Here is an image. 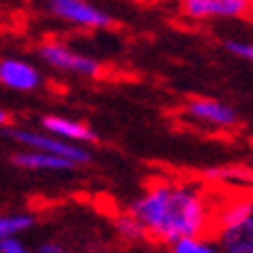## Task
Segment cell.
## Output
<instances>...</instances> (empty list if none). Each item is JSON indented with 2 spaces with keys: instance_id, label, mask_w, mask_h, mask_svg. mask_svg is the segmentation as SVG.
Listing matches in <instances>:
<instances>
[{
  "instance_id": "cell-11",
  "label": "cell",
  "mask_w": 253,
  "mask_h": 253,
  "mask_svg": "<svg viewBox=\"0 0 253 253\" xmlns=\"http://www.w3.org/2000/svg\"><path fill=\"white\" fill-rule=\"evenodd\" d=\"M11 163L16 168L32 169V172H70L75 169V165H70L68 161H61V158H54L43 152H32V149L11 154Z\"/></svg>"
},
{
  "instance_id": "cell-5",
  "label": "cell",
  "mask_w": 253,
  "mask_h": 253,
  "mask_svg": "<svg viewBox=\"0 0 253 253\" xmlns=\"http://www.w3.org/2000/svg\"><path fill=\"white\" fill-rule=\"evenodd\" d=\"M183 116L190 122L212 129V131H233L240 126V116L228 102L215 97H192L183 106Z\"/></svg>"
},
{
  "instance_id": "cell-7",
  "label": "cell",
  "mask_w": 253,
  "mask_h": 253,
  "mask_svg": "<svg viewBox=\"0 0 253 253\" xmlns=\"http://www.w3.org/2000/svg\"><path fill=\"white\" fill-rule=\"evenodd\" d=\"M45 9L59 21L73 27H84V30H106L116 23L106 9L90 5L86 0H50Z\"/></svg>"
},
{
  "instance_id": "cell-13",
  "label": "cell",
  "mask_w": 253,
  "mask_h": 253,
  "mask_svg": "<svg viewBox=\"0 0 253 253\" xmlns=\"http://www.w3.org/2000/svg\"><path fill=\"white\" fill-rule=\"evenodd\" d=\"M165 249H168V253H219V247H217L212 235L185 237V240H179Z\"/></svg>"
},
{
  "instance_id": "cell-15",
  "label": "cell",
  "mask_w": 253,
  "mask_h": 253,
  "mask_svg": "<svg viewBox=\"0 0 253 253\" xmlns=\"http://www.w3.org/2000/svg\"><path fill=\"white\" fill-rule=\"evenodd\" d=\"M224 47L237 59H244V61L253 63V41H242V39H228L224 41Z\"/></svg>"
},
{
  "instance_id": "cell-9",
  "label": "cell",
  "mask_w": 253,
  "mask_h": 253,
  "mask_svg": "<svg viewBox=\"0 0 253 253\" xmlns=\"http://www.w3.org/2000/svg\"><path fill=\"white\" fill-rule=\"evenodd\" d=\"M208 188L219 190L228 188L231 192H253V168L249 165H215V168L204 169L201 174Z\"/></svg>"
},
{
  "instance_id": "cell-10",
  "label": "cell",
  "mask_w": 253,
  "mask_h": 253,
  "mask_svg": "<svg viewBox=\"0 0 253 253\" xmlns=\"http://www.w3.org/2000/svg\"><path fill=\"white\" fill-rule=\"evenodd\" d=\"M41 131L59 138V140L73 142L79 147H86L88 142H97V133L90 129L86 122L68 116H43L41 118Z\"/></svg>"
},
{
  "instance_id": "cell-3",
  "label": "cell",
  "mask_w": 253,
  "mask_h": 253,
  "mask_svg": "<svg viewBox=\"0 0 253 253\" xmlns=\"http://www.w3.org/2000/svg\"><path fill=\"white\" fill-rule=\"evenodd\" d=\"M9 138L16 140L18 145H23L25 149L50 154V156H54V158L68 161L75 168L90 163V152L86 147L59 140V138L50 136V133H45V131H34V129H25V126H14V129H9Z\"/></svg>"
},
{
  "instance_id": "cell-4",
  "label": "cell",
  "mask_w": 253,
  "mask_h": 253,
  "mask_svg": "<svg viewBox=\"0 0 253 253\" xmlns=\"http://www.w3.org/2000/svg\"><path fill=\"white\" fill-rule=\"evenodd\" d=\"M39 57L50 68L61 70V73L79 75V77H100L102 75V63L97 59L73 50L61 39H45L39 45Z\"/></svg>"
},
{
  "instance_id": "cell-16",
  "label": "cell",
  "mask_w": 253,
  "mask_h": 253,
  "mask_svg": "<svg viewBox=\"0 0 253 253\" xmlns=\"http://www.w3.org/2000/svg\"><path fill=\"white\" fill-rule=\"evenodd\" d=\"M0 253H34V249H30L21 237H11L0 242Z\"/></svg>"
},
{
  "instance_id": "cell-8",
  "label": "cell",
  "mask_w": 253,
  "mask_h": 253,
  "mask_svg": "<svg viewBox=\"0 0 253 253\" xmlns=\"http://www.w3.org/2000/svg\"><path fill=\"white\" fill-rule=\"evenodd\" d=\"M43 75L41 70L27 59L5 57L0 59V86H5L16 93H32L41 88Z\"/></svg>"
},
{
  "instance_id": "cell-17",
  "label": "cell",
  "mask_w": 253,
  "mask_h": 253,
  "mask_svg": "<svg viewBox=\"0 0 253 253\" xmlns=\"http://www.w3.org/2000/svg\"><path fill=\"white\" fill-rule=\"evenodd\" d=\"M66 251L63 249L61 242H57V240H43V242L37 244V249H34V253H61Z\"/></svg>"
},
{
  "instance_id": "cell-6",
  "label": "cell",
  "mask_w": 253,
  "mask_h": 253,
  "mask_svg": "<svg viewBox=\"0 0 253 253\" xmlns=\"http://www.w3.org/2000/svg\"><path fill=\"white\" fill-rule=\"evenodd\" d=\"M179 14L185 21H237L251 18V0H185L179 5Z\"/></svg>"
},
{
  "instance_id": "cell-1",
  "label": "cell",
  "mask_w": 253,
  "mask_h": 253,
  "mask_svg": "<svg viewBox=\"0 0 253 253\" xmlns=\"http://www.w3.org/2000/svg\"><path fill=\"white\" fill-rule=\"evenodd\" d=\"M219 190L183 176L152 179L126 211L145 231V240L169 244L185 237L212 235Z\"/></svg>"
},
{
  "instance_id": "cell-12",
  "label": "cell",
  "mask_w": 253,
  "mask_h": 253,
  "mask_svg": "<svg viewBox=\"0 0 253 253\" xmlns=\"http://www.w3.org/2000/svg\"><path fill=\"white\" fill-rule=\"evenodd\" d=\"M37 217L32 212H2L0 215V242L11 240V237H21L30 228H34Z\"/></svg>"
},
{
  "instance_id": "cell-18",
  "label": "cell",
  "mask_w": 253,
  "mask_h": 253,
  "mask_svg": "<svg viewBox=\"0 0 253 253\" xmlns=\"http://www.w3.org/2000/svg\"><path fill=\"white\" fill-rule=\"evenodd\" d=\"M7 122H9V116H7V111L0 109V126H7Z\"/></svg>"
},
{
  "instance_id": "cell-14",
  "label": "cell",
  "mask_w": 253,
  "mask_h": 253,
  "mask_svg": "<svg viewBox=\"0 0 253 253\" xmlns=\"http://www.w3.org/2000/svg\"><path fill=\"white\" fill-rule=\"evenodd\" d=\"M113 228H116L118 237H122L125 242H145V231L142 226L133 219L129 212H120L113 219Z\"/></svg>"
},
{
  "instance_id": "cell-19",
  "label": "cell",
  "mask_w": 253,
  "mask_h": 253,
  "mask_svg": "<svg viewBox=\"0 0 253 253\" xmlns=\"http://www.w3.org/2000/svg\"><path fill=\"white\" fill-rule=\"evenodd\" d=\"M61 253H70V251H61Z\"/></svg>"
},
{
  "instance_id": "cell-2",
  "label": "cell",
  "mask_w": 253,
  "mask_h": 253,
  "mask_svg": "<svg viewBox=\"0 0 253 253\" xmlns=\"http://www.w3.org/2000/svg\"><path fill=\"white\" fill-rule=\"evenodd\" d=\"M212 237L219 253H253V192L219 197Z\"/></svg>"
}]
</instances>
